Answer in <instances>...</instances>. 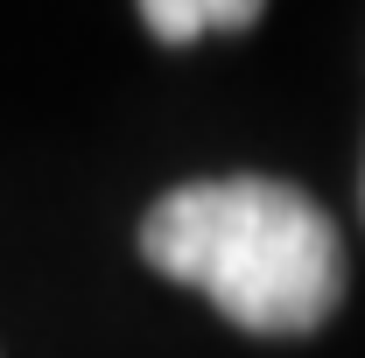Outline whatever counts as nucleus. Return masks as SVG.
Masks as SVG:
<instances>
[{"instance_id": "f257e3e1", "label": "nucleus", "mask_w": 365, "mask_h": 358, "mask_svg": "<svg viewBox=\"0 0 365 358\" xmlns=\"http://www.w3.org/2000/svg\"><path fill=\"white\" fill-rule=\"evenodd\" d=\"M140 253L169 281L204 288L239 330L295 337L344 295L337 225L288 183H190L140 218Z\"/></svg>"}, {"instance_id": "f03ea898", "label": "nucleus", "mask_w": 365, "mask_h": 358, "mask_svg": "<svg viewBox=\"0 0 365 358\" xmlns=\"http://www.w3.org/2000/svg\"><path fill=\"white\" fill-rule=\"evenodd\" d=\"M140 21L162 43H190L204 29H253L260 21V0H148Z\"/></svg>"}]
</instances>
